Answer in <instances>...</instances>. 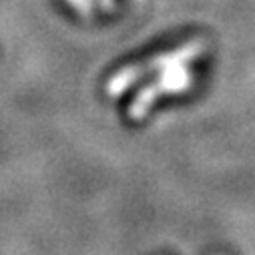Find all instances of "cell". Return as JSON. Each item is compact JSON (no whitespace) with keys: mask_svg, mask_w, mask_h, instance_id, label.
<instances>
[{"mask_svg":"<svg viewBox=\"0 0 255 255\" xmlns=\"http://www.w3.org/2000/svg\"><path fill=\"white\" fill-rule=\"evenodd\" d=\"M201 50H205V42L203 40H195L189 42L173 52H165L145 65H137V67H129L125 71H119L111 81H109V95L111 97H119L123 91H127L133 83H137L141 77H145L149 71H157V69H171V67H183L187 60L195 58Z\"/></svg>","mask_w":255,"mask_h":255,"instance_id":"obj_1","label":"cell"},{"mask_svg":"<svg viewBox=\"0 0 255 255\" xmlns=\"http://www.w3.org/2000/svg\"><path fill=\"white\" fill-rule=\"evenodd\" d=\"M191 85V75L189 71H185L183 67H171V69H165V75L159 83L155 85H149L141 95H137V99L133 101L131 109H129V115L133 119H141L153 101H157L161 95H171V93H181L185 91L187 87Z\"/></svg>","mask_w":255,"mask_h":255,"instance_id":"obj_2","label":"cell"},{"mask_svg":"<svg viewBox=\"0 0 255 255\" xmlns=\"http://www.w3.org/2000/svg\"><path fill=\"white\" fill-rule=\"evenodd\" d=\"M71 2H73L75 6H83V8H85V6L89 4V2H87V0H71Z\"/></svg>","mask_w":255,"mask_h":255,"instance_id":"obj_3","label":"cell"},{"mask_svg":"<svg viewBox=\"0 0 255 255\" xmlns=\"http://www.w3.org/2000/svg\"><path fill=\"white\" fill-rule=\"evenodd\" d=\"M103 2H105V4H109V2H111V0H103Z\"/></svg>","mask_w":255,"mask_h":255,"instance_id":"obj_4","label":"cell"}]
</instances>
